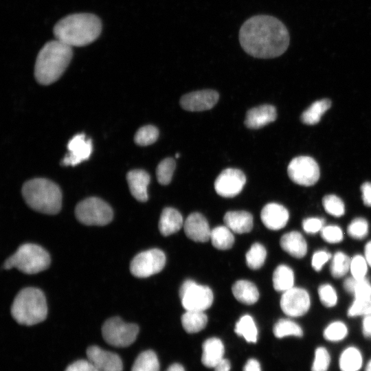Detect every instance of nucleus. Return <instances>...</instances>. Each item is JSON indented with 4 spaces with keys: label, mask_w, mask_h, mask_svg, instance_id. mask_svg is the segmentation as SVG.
<instances>
[{
    "label": "nucleus",
    "mask_w": 371,
    "mask_h": 371,
    "mask_svg": "<svg viewBox=\"0 0 371 371\" xmlns=\"http://www.w3.org/2000/svg\"><path fill=\"white\" fill-rule=\"evenodd\" d=\"M320 233L323 240L328 243H338L341 242L344 238L342 229L335 225L324 226Z\"/></svg>",
    "instance_id": "45"
},
{
    "label": "nucleus",
    "mask_w": 371,
    "mask_h": 371,
    "mask_svg": "<svg viewBox=\"0 0 371 371\" xmlns=\"http://www.w3.org/2000/svg\"><path fill=\"white\" fill-rule=\"evenodd\" d=\"M225 225L237 234L249 232L253 227V216L246 211H229L223 218Z\"/></svg>",
    "instance_id": "24"
},
{
    "label": "nucleus",
    "mask_w": 371,
    "mask_h": 371,
    "mask_svg": "<svg viewBox=\"0 0 371 371\" xmlns=\"http://www.w3.org/2000/svg\"><path fill=\"white\" fill-rule=\"evenodd\" d=\"M330 258L332 256L328 251L324 249L317 250L312 256L311 266L315 271H320Z\"/></svg>",
    "instance_id": "47"
},
{
    "label": "nucleus",
    "mask_w": 371,
    "mask_h": 371,
    "mask_svg": "<svg viewBox=\"0 0 371 371\" xmlns=\"http://www.w3.org/2000/svg\"><path fill=\"white\" fill-rule=\"evenodd\" d=\"M246 183L245 174L236 168L223 170L214 181L216 193L225 198H232L238 195Z\"/></svg>",
    "instance_id": "13"
},
{
    "label": "nucleus",
    "mask_w": 371,
    "mask_h": 371,
    "mask_svg": "<svg viewBox=\"0 0 371 371\" xmlns=\"http://www.w3.org/2000/svg\"><path fill=\"white\" fill-rule=\"evenodd\" d=\"M362 333L366 337H371V314L364 316L362 322Z\"/></svg>",
    "instance_id": "50"
},
{
    "label": "nucleus",
    "mask_w": 371,
    "mask_h": 371,
    "mask_svg": "<svg viewBox=\"0 0 371 371\" xmlns=\"http://www.w3.org/2000/svg\"><path fill=\"white\" fill-rule=\"evenodd\" d=\"M368 230V223L366 219L362 217H357L352 220L347 227V233L349 236L357 240L366 238Z\"/></svg>",
    "instance_id": "41"
},
{
    "label": "nucleus",
    "mask_w": 371,
    "mask_h": 371,
    "mask_svg": "<svg viewBox=\"0 0 371 371\" xmlns=\"http://www.w3.org/2000/svg\"><path fill=\"white\" fill-rule=\"evenodd\" d=\"M207 317L203 311H186L181 317V324L188 333H195L203 330L207 325Z\"/></svg>",
    "instance_id": "28"
},
{
    "label": "nucleus",
    "mask_w": 371,
    "mask_h": 371,
    "mask_svg": "<svg viewBox=\"0 0 371 371\" xmlns=\"http://www.w3.org/2000/svg\"><path fill=\"white\" fill-rule=\"evenodd\" d=\"M325 221L319 217H308L302 221V228L305 232L315 234L324 227Z\"/></svg>",
    "instance_id": "46"
},
{
    "label": "nucleus",
    "mask_w": 371,
    "mask_h": 371,
    "mask_svg": "<svg viewBox=\"0 0 371 371\" xmlns=\"http://www.w3.org/2000/svg\"><path fill=\"white\" fill-rule=\"evenodd\" d=\"M243 371H261L260 363L255 359H249L244 366Z\"/></svg>",
    "instance_id": "51"
},
{
    "label": "nucleus",
    "mask_w": 371,
    "mask_h": 371,
    "mask_svg": "<svg viewBox=\"0 0 371 371\" xmlns=\"http://www.w3.org/2000/svg\"><path fill=\"white\" fill-rule=\"evenodd\" d=\"M175 156H176V157H177V158H178V157H179V153H177Z\"/></svg>",
    "instance_id": "57"
},
{
    "label": "nucleus",
    "mask_w": 371,
    "mask_h": 371,
    "mask_svg": "<svg viewBox=\"0 0 371 371\" xmlns=\"http://www.w3.org/2000/svg\"><path fill=\"white\" fill-rule=\"evenodd\" d=\"M294 280L293 269L286 265H280L273 271V286L278 292L284 293L293 288Z\"/></svg>",
    "instance_id": "27"
},
{
    "label": "nucleus",
    "mask_w": 371,
    "mask_h": 371,
    "mask_svg": "<svg viewBox=\"0 0 371 371\" xmlns=\"http://www.w3.org/2000/svg\"><path fill=\"white\" fill-rule=\"evenodd\" d=\"M101 31L100 19L89 13L68 15L58 21L54 27L56 38L71 47L91 43L100 36Z\"/></svg>",
    "instance_id": "2"
},
{
    "label": "nucleus",
    "mask_w": 371,
    "mask_h": 371,
    "mask_svg": "<svg viewBox=\"0 0 371 371\" xmlns=\"http://www.w3.org/2000/svg\"><path fill=\"white\" fill-rule=\"evenodd\" d=\"M88 360L99 371H122L123 364L120 357L115 353L91 346L87 350Z\"/></svg>",
    "instance_id": "17"
},
{
    "label": "nucleus",
    "mask_w": 371,
    "mask_h": 371,
    "mask_svg": "<svg viewBox=\"0 0 371 371\" xmlns=\"http://www.w3.org/2000/svg\"><path fill=\"white\" fill-rule=\"evenodd\" d=\"M214 90L205 89L188 93L180 99L181 106L189 111H203L212 109L218 100Z\"/></svg>",
    "instance_id": "16"
},
{
    "label": "nucleus",
    "mask_w": 371,
    "mask_h": 371,
    "mask_svg": "<svg viewBox=\"0 0 371 371\" xmlns=\"http://www.w3.org/2000/svg\"><path fill=\"white\" fill-rule=\"evenodd\" d=\"M139 327L135 324L126 323L118 317L108 319L102 327L104 339L115 347H127L137 338Z\"/></svg>",
    "instance_id": "8"
},
{
    "label": "nucleus",
    "mask_w": 371,
    "mask_h": 371,
    "mask_svg": "<svg viewBox=\"0 0 371 371\" xmlns=\"http://www.w3.org/2000/svg\"><path fill=\"white\" fill-rule=\"evenodd\" d=\"M318 295L321 303L327 308L334 307L337 303V294L330 284H322L318 287Z\"/></svg>",
    "instance_id": "42"
},
{
    "label": "nucleus",
    "mask_w": 371,
    "mask_h": 371,
    "mask_svg": "<svg viewBox=\"0 0 371 371\" xmlns=\"http://www.w3.org/2000/svg\"><path fill=\"white\" fill-rule=\"evenodd\" d=\"M330 106L331 102L328 99L315 101L302 113V122L308 125L316 124Z\"/></svg>",
    "instance_id": "30"
},
{
    "label": "nucleus",
    "mask_w": 371,
    "mask_h": 371,
    "mask_svg": "<svg viewBox=\"0 0 371 371\" xmlns=\"http://www.w3.org/2000/svg\"><path fill=\"white\" fill-rule=\"evenodd\" d=\"M280 305L282 311L288 316H302L310 308V295L306 289L293 286L282 293Z\"/></svg>",
    "instance_id": "12"
},
{
    "label": "nucleus",
    "mask_w": 371,
    "mask_h": 371,
    "mask_svg": "<svg viewBox=\"0 0 371 371\" xmlns=\"http://www.w3.org/2000/svg\"><path fill=\"white\" fill-rule=\"evenodd\" d=\"M322 205L325 211L335 217H341L345 214V205L337 195L328 194L323 197Z\"/></svg>",
    "instance_id": "38"
},
{
    "label": "nucleus",
    "mask_w": 371,
    "mask_h": 371,
    "mask_svg": "<svg viewBox=\"0 0 371 371\" xmlns=\"http://www.w3.org/2000/svg\"><path fill=\"white\" fill-rule=\"evenodd\" d=\"M363 363L361 352L355 347L346 348L340 355L339 365L341 371H359Z\"/></svg>",
    "instance_id": "29"
},
{
    "label": "nucleus",
    "mask_w": 371,
    "mask_h": 371,
    "mask_svg": "<svg viewBox=\"0 0 371 371\" xmlns=\"http://www.w3.org/2000/svg\"><path fill=\"white\" fill-rule=\"evenodd\" d=\"M276 117V109L273 106L263 104L247 112L245 124L249 128L258 129L275 121Z\"/></svg>",
    "instance_id": "20"
},
{
    "label": "nucleus",
    "mask_w": 371,
    "mask_h": 371,
    "mask_svg": "<svg viewBox=\"0 0 371 371\" xmlns=\"http://www.w3.org/2000/svg\"><path fill=\"white\" fill-rule=\"evenodd\" d=\"M365 371H371V359L368 362L365 368Z\"/></svg>",
    "instance_id": "56"
},
{
    "label": "nucleus",
    "mask_w": 371,
    "mask_h": 371,
    "mask_svg": "<svg viewBox=\"0 0 371 371\" xmlns=\"http://www.w3.org/2000/svg\"><path fill=\"white\" fill-rule=\"evenodd\" d=\"M11 315L21 325L32 326L44 321L47 306L42 291L34 287L21 290L11 306Z\"/></svg>",
    "instance_id": "5"
},
{
    "label": "nucleus",
    "mask_w": 371,
    "mask_h": 371,
    "mask_svg": "<svg viewBox=\"0 0 371 371\" xmlns=\"http://www.w3.org/2000/svg\"><path fill=\"white\" fill-rule=\"evenodd\" d=\"M361 191L364 205L368 207H371V183H363L361 186Z\"/></svg>",
    "instance_id": "49"
},
{
    "label": "nucleus",
    "mask_w": 371,
    "mask_h": 371,
    "mask_svg": "<svg viewBox=\"0 0 371 371\" xmlns=\"http://www.w3.org/2000/svg\"><path fill=\"white\" fill-rule=\"evenodd\" d=\"M22 194L26 203L37 212L55 214L61 208V190L49 179L36 178L26 181L22 188Z\"/></svg>",
    "instance_id": "4"
},
{
    "label": "nucleus",
    "mask_w": 371,
    "mask_h": 371,
    "mask_svg": "<svg viewBox=\"0 0 371 371\" xmlns=\"http://www.w3.org/2000/svg\"><path fill=\"white\" fill-rule=\"evenodd\" d=\"M330 361V355L324 347H318L315 352V359L311 371H327Z\"/></svg>",
    "instance_id": "44"
},
{
    "label": "nucleus",
    "mask_w": 371,
    "mask_h": 371,
    "mask_svg": "<svg viewBox=\"0 0 371 371\" xmlns=\"http://www.w3.org/2000/svg\"><path fill=\"white\" fill-rule=\"evenodd\" d=\"M260 217L266 227L276 231L285 227L289 218V213L283 205L269 203L263 207Z\"/></svg>",
    "instance_id": "19"
},
{
    "label": "nucleus",
    "mask_w": 371,
    "mask_h": 371,
    "mask_svg": "<svg viewBox=\"0 0 371 371\" xmlns=\"http://www.w3.org/2000/svg\"><path fill=\"white\" fill-rule=\"evenodd\" d=\"M224 345L221 339L211 337L203 344L201 362L207 368H214L223 359Z\"/></svg>",
    "instance_id": "22"
},
{
    "label": "nucleus",
    "mask_w": 371,
    "mask_h": 371,
    "mask_svg": "<svg viewBox=\"0 0 371 371\" xmlns=\"http://www.w3.org/2000/svg\"><path fill=\"white\" fill-rule=\"evenodd\" d=\"M50 264L48 252L41 246L25 243L9 257L3 264L5 269L13 267L27 274H34L45 270Z\"/></svg>",
    "instance_id": "6"
},
{
    "label": "nucleus",
    "mask_w": 371,
    "mask_h": 371,
    "mask_svg": "<svg viewBox=\"0 0 371 371\" xmlns=\"http://www.w3.org/2000/svg\"><path fill=\"white\" fill-rule=\"evenodd\" d=\"M126 179L133 196L140 202L148 200L147 188L150 175L144 170H133L128 172Z\"/></svg>",
    "instance_id": "21"
},
{
    "label": "nucleus",
    "mask_w": 371,
    "mask_h": 371,
    "mask_svg": "<svg viewBox=\"0 0 371 371\" xmlns=\"http://www.w3.org/2000/svg\"><path fill=\"white\" fill-rule=\"evenodd\" d=\"M368 266L366 259L360 254L354 256L350 260V271L352 277L356 280L366 278L368 272Z\"/></svg>",
    "instance_id": "43"
},
{
    "label": "nucleus",
    "mask_w": 371,
    "mask_h": 371,
    "mask_svg": "<svg viewBox=\"0 0 371 371\" xmlns=\"http://www.w3.org/2000/svg\"><path fill=\"white\" fill-rule=\"evenodd\" d=\"M356 280H357L352 277L348 278L344 280V288L348 293L352 294Z\"/></svg>",
    "instance_id": "52"
},
{
    "label": "nucleus",
    "mask_w": 371,
    "mask_h": 371,
    "mask_svg": "<svg viewBox=\"0 0 371 371\" xmlns=\"http://www.w3.org/2000/svg\"><path fill=\"white\" fill-rule=\"evenodd\" d=\"M166 371H185V369L181 364L174 363L169 366Z\"/></svg>",
    "instance_id": "55"
},
{
    "label": "nucleus",
    "mask_w": 371,
    "mask_h": 371,
    "mask_svg": "<svg viewBox=\"0 0 371 371\" xmlns=\"http://www.w3.org/2000/svg\"><path fill=\"white\" fill-rule=\"evenodd\" d=\"M350 258L343 251H337L332 257L330 271L335 278L344 276L350 271Z\"/></svg>",
    "instance_id": "35"
},
{
    "label": "nucleus",
    "mask_w": 371,
    "mask_h": 371,
    "mask_svg": "<svg viewBox=\"0 0 371 371\" xmlns=\"http://www.w3.org/2000/svg\"><path fill=\"white\" fill-rule=\"evenodd\" d=\"M364 257L368 265L371 267V240L368 241L365 245Z\"/></svg>",
    "instance_id": "54"
},
{
    "label": "nucleus",
    "mask_w": 371,
    "mask_h": 371,
    "mask_svg": "<svg viewBox=\"0 0 371 371\" xmlns=\"http://www.w3.org/2000/svg\"><path fill=\"white\" fill-rule=\"evenodd\" d=\"M280 245L284 251L295 258H302L307 253L306 241L302 234L297 231L282 235Z\"/></svg>",
    "instance_id": "23"
},
{
    "label": "nucleus",
    "mask_w": 371,
    "mask_h": 371,
    "mask_svg": "<svg viewBox=\"0 0 371 371\" xmlns=\"http://www.w3.org/2000/svg\"><path fill=\"white\" fill-rule=\"evenodd\" d=\"M210 239L212 245L221 250L230 249L234 243L232 230L225 226H218L211 230Z\"/></svg>",
    "instance_id": "31"
},
{
    "label": "nucleus",
    "mask_w": 371,
    "mask_h": 371,
    "mask_svg": "<svg viewBox=\"0 0 371 371\" xmlns=\"http://www.w3.org/2000/svg\"><path fill=\"white\" fill-rule=\"evenodd\" d=\"M239 42L243 49L257 58H273L287 49L290 36L284 24L266 14L251 16L241 25Z\"/></svg>",
    "instance_id": "1"
},
{
    "label": "nucleus",
    "mask_w": 371,
    "mask_h": 371,
    "mask_svg": "<svg viewBox=\"0 0 371 371\" xmlns=\"http://www.w3.org/2000/svg\"><path fill=\"white\" fill-rule=\"evenodd\" d=\"M355 298L348 309L349 317L366 316L371 314V283L366 278L357 280L352 293Z\"/></svg>",
    "instance_id": "14"
},
{
    "label": "nucleus",
    "mask_w": 371,
    "mask_h": 371,
    "mask_svg": "<svg viewBox=\"0 0 371 371\" xmlns=\"http://www.w3.org/2000/svg\"><path fill=\"white\" fill-rule=\"evenodd\" d=\"M65 371H99L88 359L78 360L70 364Z\"/></svg>",
    "instance_id": "48"
},
{
    "label": "nucleus",
    "mask_w": 371,
    "mask_h": 371,
    "mask_svg": "<svg viewBox=\"0 0 371 371\" xmlns=\"http://www.w3.org/2000/svg\"><path fill=\"white\" fill-rule=\"evenodd\" d=\"M181 304L186 311H204L213 302V293L207 286L196 283L192 280H186L179 290Z\"/></svg>",
    "instance_id": "9"
},
{
    "label": "nucleus",
    "mask_w": 371,
    "mask_h": 371,
    "mask_svg": "<svg viewBox=\"0 0 371 371\" xmlns=\"http://www.w3.org/2000/svg\"><path fill=\"white\" fill-rule=\"evenodd\" d=\"M234 297L240 302L251 305L259 298V292L256 285L246 280L236 281L232 288Z\"/></svg>",
    "instance_id": "26"
},
{
    "label": "nucleus",
    "mask_w": 371,
    "mask_h": 371,
    "mask_svg": "<svg viewBox=\"0 0 371 371\" xmlns=\"http://www.w3.org/2000/svg\"><path fill=\"white\" fill-rule=\"evenodd\" d=\"M348 335L346 325L341 321H335L329 324L324 330V337L329 341L343 340Z\"/></svg>",
    "instance_id": "39"
},
{
    "label": "nucleus",
    "mask_w": 371,
    "mask_h": 371,
    "mask_svg": "<svg viewBox=\"0 0 371 371\" xmlns=\"http://www.w3.org/2000/svg\"><path fill=\"white\" fill-rule=\"evenodd\" d=\"M72 47L57 39L47 43L38 54L34 76L37 82L48 85L56 82L68 67Z\"/></svg>",
    "instance_id": "3"
},
{
    "label": "nucleus",
    "mask_w": 371,
    "mask_h": 371,
    "mask_svg": "<svg viewBox=\"0 0 371 371\" xmlns=\"http://www.w3.org/2000/svg\"><path fill=\"white\" fill-rule=\"evenodd\" d=\"M175 169V161L172 158L164 159L157 166L156 175L158 182L161 185L168 184Z\"/></svg>",
    "instance_id": "37"
},
{
    "label": "nucleus",
    "mask_w": 371,
    "mask_h": 371,
    "mask_svg": "<svg viewBox=\"0 0 371 371\" xmlns=\"http://www.w3.org/2000/svg\"><path fill=\"white\" fill-rule=\"evenodd\" d=\"M267 251L263 245L256 243L246 254L247 265L251 269H258L265 263Z\"/></svg>",
    "instance_id": "36"
},
{
    "label": "nucleus",
    "mask_w": 371,
    "mask_h": 371,
    "mask_svg": "<svg viewBox=\"0 0 371 371\" xmlns=\"http://www.w3.org/2000/svg\"><path fill=\"white\" fill-rule=\"evenodd\" d=\"M69 153L65 155L61 164L64 166H76L88 159L92 153L91 139H87L83 133L74 135L67 144Z\"/></svg>",
    "instance_id": "15"
},
{
    "label": "nucleus",
    "mask_w": 371,
    "mask_h": 371,
    "mask_svg": "<svg viewBox=\"0 0 371 371\" xmlns=\"http://www.w3.org/2000/svg\"><path fill=\"white\" fill-rule=\"evenodd\" d=\"M287 173L292 181L304 186L315 184L320 175L317 163L308 156L293 158L288 165Z\"/></svg>",
    "instance_id": "11"
},
{
    "label": "nucleus",
    "mask_w": 371,
    "mask_h": 371,
    "mask_svg": "<svg viewBox=\"0 0 371 371\" xmlns=\"http://www.w3.org/2000/svg\"><path fill=\"white\" fill-rule=\"evenodd\" d=\"M77 219L87 225L102 226L109 223L113 212L109 205L98 197H89L79 202L75 209Z\"/></svg>",
    "instance_id": "7"
},
{
    "label": "nucleus",
    "mask_w": 371,
    "mask_h": 371,
    "mask_svg": "<svg viewBox=\"0 0 371 371\" xmlns=\"http://www.w3.org/2000/svg\"><path fill=\"white\" fill-rule=\"evenodd\" d=\"M182 225L183 217L178 210L172 207L163 210L159 221V229L163 236L177 232Z\"/></svg>",
    "instance_id": "25"
},
{
    "label": "nucleus",
    "mask_w": 371,
    "mask_h": 371,
    "mask_svg": "<svg viewBox=\"0 0 371 371\" xmlns=\"http://www.w3.org/2000/svg\"><path fill=\"white\" fill-rule=\"evenodd\" d=\"M183 227L187 237L194 241L205 243L210 239L211 230L209 224L200 213L190 214L186 218Z\"/></svg>",
    "instance_id": "18"
},
{
    "label": "nucleus",
    "mask_w": 371,
    "mask_h": 371,
    "mask_svg": "<svg viewBox=\"0 0 371 371\" xmlns=\"http://www.w3.org/2000/svg\"><path fill=\"white\" fill-rule=\"evenodd\" d=\"M273 332L277 338L288 336L301 337L303 330L300 326L289 319H280L274 325Z\"/></svg>",
    "instance_id": "34"
},
{
    "label": "nucleus",
    "mask_w": 371,
    "mask_h": 371,
    "mask_svg": "<svg viewBox=\"0 0 371 371\" xmlns=\"http://www.w3.org/2000/svg\"><path fill=\"white\" fill-rule=\"evenodd\" d=\"M231 368L229 360L224 359L218 366L214 368V371H229Z\"/></svg>",
    "instance_id": "53"
},
{
    "label": "nucleus",
    "mask_w": 371,
    "mask_h": 371,
    "mask_svg": "<svg viewBox=\"0 0 371 371\" xmlns=\"http://www.w3.org/2000/svg\"><path fill=\"white\" fill-rule=\"evenodd\" d=\"M159 137L158 129L152 125L141 127L135 133V142L139 146H145L155 142Z\"/></svg>",
    "instance_id": "40"
},
{
    "label": "nucleus",
    "mask_w": 371,
    "mask_h": 371,
    "mask_svg": "<svg viewBox=\"0 0 371 371\" xmlns=\"http://www.w3.org/2000/svg\"><path fill=\"white\" fill-rule=\"evenodd\" d=\"M166 264V256L159 249L137 254L131 262V273L137 278H147L160 272Z\"/></svg>",
    "instance_id": "10"
},
{
    "label": "nucleus",
    "mask_w": 371,
    "mask_h": 371,
    "mask_svg": "<svg viewBox=\"0 0 371 371\" xmlns=\"http://www.w3.org/2000/svg\"><path fill=\"white\" fill-rule=\"evenodd\" d=\"M235 333L243 336L247 342L256 343L258 330L254 319L249 315H245L236 324Z\"/></svg>",
    "instance_id": "32"
},
{
    "label": "nucleus",
    "mask_w": 371,
    "mask_h": 371,
    "mask_svg": "<svg viewBox=\"0 0 371 371\" xmlns=\"http://www.w3.org/2000/svg\"><path fill=\"white\" fill-rule=\"evenodd\" d=\"M131 371H159V363L155 352L146 350L136 358Z\"/></svg>",
    "instance_id": "33"
}]
</instances>
